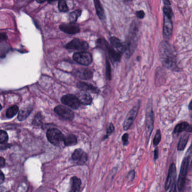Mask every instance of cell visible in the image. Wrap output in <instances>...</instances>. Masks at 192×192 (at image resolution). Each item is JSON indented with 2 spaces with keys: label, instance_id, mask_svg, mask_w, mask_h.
Wrapping results in <instances>:
<instances>
[{
  "label": "cell",
  "instance_id": "obj_15",
  "mask_svg": "<svg viewBox=\"0 0 192 192\" xmlns=\"http://www.w3.org/2000/svg\"><path fill=\"white\" fill-rule=\"evenodd\" d=\"M105 44H106V48L107 49L108 52L109 54V56L110 57L111 60H112V62H120L121 57L123 54L117 51L114 48L110 46L108 44L107 42L105 43Z\"/></svg>",
  "mask_w": 192,
  "mask_h": 192
},
{
  "label": "cell",
  "instance_id": "obj_28",
  "mask_svg": "<svg viewBox=\"0 0 192 192\" xmlns=\"http://www.w3.org/2000/svg\"><path fill=\"white\" fill-rule=\"evenodd\" d=\"M58 9L61 12L66 13L68 11V7L67 6L65 0H60L58 3Z\"/></svg>",
  "mask_w": 192,
  "mask_h": 192
},
{
  "label": "cell",
  "instance_id": "obj_20",
  "mask_svg": "<svg viewBox=\"0 0 192 192\" xmlns=\"http://www.w3.org/2000/svg\"><path fill=\"white\" fill-rule=\"evenodd\" d=\"M32 110V106L25 107V108H22L19 111V114L18 117V120L20 121L25 120L31 113Z\"/></svg>",
  "mask_w": 192,
  "mask_h": 192
},
{
  "label": "cell",
  "instance_id": "obj_46",
  "mask_svg": "<svg viewBox=\"0 0 192 192\" xmlns=\"http://www.w3.org/2000/svg\"><path fill=\"white\" fill-rule=\"evenodd\" d=\"M47 1V0H37V2L40 3H43V2H44L45 1ZM47 1H48V0H47Z\"/></svg>",
  "mask_w": 192,
  "mask_h": 192
},
{
  "label": "cell",
  "instance_id": "obj_23",
  "mask_svg": "<svg viewBox=\"0 0 192 192\" xmlns=\"http://www.w3.org/2000/svg\"><path fill=\"white\" fill-rule=\"evenodd\" d=\"M94 2L95 7L96 11L98 14V17L101 20H103L105 18V16L104 10L103 9V7L101 5L100 1L99 0H94Z\"/></svg>",
  "mask_w": 192,
  "mask_h": 192
},
{
  "label": "cell",
  "instance_id": "obj_4",
  "mask_svg": "<svg viewBox=\"0 0 192 192\" xmlns=\"http://www.w3.org/2000/svg\"><path fill=\"white\" fill-rule=\"evenodd\" d=\"M189 166H190V161L188 158L185 157L181 164L179 176L177 183V189L179 191H181L184 189V187L186 184V177Z\"/></svg>",
  "mask_w": 192,
  "mask_h": 192
},
{
  "label": "cell",
  "instance_id": "obj_43",
  "mask_svg": "<svg viewBox=\"0 0 192 192\" xmlns=\"http://www.w3.org/2000/svg\"><path fill=\"white\" fill-rule=\"evenodd\" d=\"M165 6H170L171 5V2H170V0H163Z\"/></svg>",
  "mask_w": 192,
  "mask_h": 192
},
{
  "label": "cell",
  "instance_id": "obj_47",
  "mask_svg": "<svg viewBox=\"0 0 192 192\" xmlns=\"http://www.w3.org/2000/svg\"><path fill=\"white\" fill-rule=\"evenodd\" d=\"M55 1H57V0H48V2H52Z\"/></svg>",
  "mask_w": 192,
  "mask_h": 192
},
{
  "label": "cell",
  "instance_id": "obj_34",
  "mask_svg": "<svg viewBox=\"0 0 192 192\" xmlns=\"http://www.w3.org/2000/svg\"><path fill=\"white\" fill-rule=\"evenodd\" d=\"M106 70H107V76L108 79H111V68H110V63L108 60L106 61Z\"/></svg>",
  "mask_w": 192,
  "mask_h": 192
},
{
  "label": "cell",
  "instance_id": "obj_3",
  "mask_svg": "<svg viewBox=\"0 0 192 192\" xmlns=\"http://www.w3.org/2000/svg\"><path fill=\"white\" fill-rule=\"evenodd\" d=\"M154 116L151 101L148 102L147 108L146 109L145 116V130L147 138L148 141L151 136V132L154 128Z\"/></svg>",
  "mask_w": 192,
  "mask_h": 192
},
{
  "label": "cell",
  "instance_id": "obj_21",
  "mask_svg": "<svg viewBox=\"0 0 192 192\" xmlns=\"http://www.w3.org/2000/svg\"><path fill=\"white\" fill-rule=\"evenodd\" d=\"M189 134H185L180 139L179 142L177 145V150L179 151H182L184 150L189 140Z\"/></svg>",
  "mask_w": 192,
  "mask_h": 192
},
{
  "label": "cell",
  "instance_id": "obj_17",
  "mask_svg": "<svg viewBox=\"0 0 192 192\" xmlns=\"http://www.w3.org/2000/svg\"><path fill=\"white\" fill-rule=\"evenodd\" d=\"M77 97L79 99L81 104L86 105L92 104V96L88 92L85 91L79 92L77 95Z\"/></svg>",
  "mask_w": 192,
  "mask_h": 192
},
{
  "label": "cell",
  "instance_id": "obj_44",
  "mask_svg": "<svg viewBox=\"0 0 192 192\" xmlns=\"http://www.w3.org/2000/svg\"><path fill=\"white\" fill-rule=\"evenodd\" d=\"M186 131L188 132H192V125H189L188 128L186 130Z\"/></svg>",
  "mask_w": 192,
  "mask_h": 192
},
{
  "label": "cell",
  "instance_id": "obj_33",
  "mask_svg": "<svg viewBox=\"0 0 192 192\" xmlns=\"http://www.w3.org/2000/svg\"><path fill=\"white\" fill-rule=\"evenodd\" d=\"M185 157L188 158L190 161V166L192 164V145L190 146L189 149L186 153Z\"/></svg>",
  "mask_w": 192,
  "mask_h": 192
},
{
  "label": "cell",
  "instance_id": "obj_31",
  "mask_svg": "<svg viewBox=\"0 0 192 192\" xmlns=\"http://www.w3.org/2000/svg\"><path fill=\"white\" fill-rule=\"evenodd\" d=\"M161 140V133L160 130H157L156 135L154 136V139H153V145L154 146H157Z\"/></svg>",
  "mask_w": 192,
  "mask_h": 192
},
{
  "label": "cell",
  "instance_id": "obj_39",
  "mask_svg": "<svg viewBox=\"0 0 192 192\" xmlns=\"http://www.w3.org/2000/svg\"><path fill=\"white\" fill-rule=\"evenodd\" d=\"M158 158V148H156L154 149V160L156 161Z\"/></svg>",
  "mask_w": 192,
  "mask_h": 192
},
{
  "label": "cell",
  "instance_id": "obj_24",
  "mask_svg": "<svg viewBox=\"0 0 192 192\" xmlns=\"http://www.w3.org/2000/svg\"><path fill=\"white\" fill-rule=\"evenodd\" d=\"M64 144L66 147L73 146L77 144V139L76 136L74 135H69L64 137Z\"/></svg>",
  "mask_w": 192,
  "mask_h": 192
},
{
  "label": "cell",
  "instance_id": "obj_9",
  "mask_svg": "<svg viewBox=\"0 0 192 192\" xmlns=\"http://www.w3.org/2000/svg\"><path fill=\"white\" fill-rule=\"evenodd\" d=\"M61 100L63 104L74 109H78L81 104L77 96L72 94H67L63 96Z\"/></svg>",
  "mask_w": 192,
  "mask_h": 192
},
{
  "label": "cell",
  "instance_id": "obj_10",
  "mask_svg": "<svg viewBox=\"0 0 192 192\" xmlns=\"http://www.w3.org/2000/svg\"><path fill=\"white\" fill-rule=\"evenodd\" d=\"M67 49L73 50L84 51L88 48V44L86 41L78 38H75L70 41L66 46Z\"/></svg>",
  "mask_w": 192,
  "mask_h": 192
},
{
  "label": "cell",
  "instance_id": "obj_48",
  "mask_svg": "<svg viewBox=\"0 0 192 192\" xmlns=\"http://www.w3.org/2000/svg\"><path fill=\"white\" fill-rule=\"evenodd\" d=\"M130 1H131V0H130Z\"/></svg>",
  "mask_w": 192,
  "mask_h": 192
},
{
  "label": "cell",
  "instance_id": "obj_13",
  "mask_svg": "<svg viewBox=\"0 0 192 192\" xmlns=\"http://www.w3.org/2000/svg\"><path fill=\"white\" fill-rule=\"evenodd\" d=\"M164 25H163V35L164 38L166 39H170L171 37L173 30V24L172 19L164 15Z\"/></svg>",
  "mask_w": 192,
  "mask_h": 192
},
{
  "label": "cell",
  "instance_id": "obj_29",
  "mask_svg": "<svg viewBox=\"0 0 192 192\" xmlns=\"http://www.w3.org/2000/svg\"><path fill=\"white\" fill-rule=\"evenodd\" d=\"M42 116L40 112H38V113L37 114L36 116H35V118L33 119V125H36V126H40L41 125L42 123Z\"/></svg>",
  "mask_w": 192,
  "mask_h": 192
},
{
  "label": "cell",
  "instance_id": "obj_35",
  "mask_svg": "<svg viewBox=\"0 0 192 192\" xmlns=\"http://www.w3.org/2000/svg\"><path fill=\"white\" fill-rule=\"evenodd\" d=\"M129 134L127 133L125 134L122 137V140L123 142V145L126 146L129 144Z\"/></svg>",
  "mask_w": 192,
  "mask_h": 192
},
{
  "label": "cell",
  "instance_id": "obj_11",
  "mask_svg": "<svg viewBox=\"0 0 192 192\" xmlns=\"http://www.w3.org/2000/svg\"><path fill=\"white\" fill-rule=\"evenodd\" d=\"M54 112L64 120L71 121L73 120L75 117V113L73 111L68 108L62 105H59L55 108Z\"/></svg>",
  "mask_w": 192,
  "mask_h": 192
},
{
  "label": "cell",
  "instance_id": "obj_41",
  "mask_svg": "<svg viewBox=\"0 0 192 192\" xmlns=\"http://www.w3.org/2000/svg\"><path fill=\"white\" fill-rule=\"evenodd\" d=\"M7 39V36L5 33H1V40L5 41Z\"/></svg>",
  "mask_w": 192,
  "mask_h": 192
},
{
  "label": "cell",
  "instance_id": "obj_22",
  "mask_svg": "<svg viewBox=\"0 0 192 192\" xmlns=\"http://www.w3.org/2000/svg\"><path fill=\"white\" fill-rule=\"evenodd\" d=\"M81 185V180L77 177H73L71 179V189L70 192H78L80 190Z\"/></svg>",
  "mask_w": 192,
  "mask_h": 192
},
{
  "label": "cell",
  "instance_id": "obj_32",
  "mask_svg": "<svg viewBox=\"0 0 192 192\" xmlns=\"http://www.w3.org/2000/svg\"><path fill=\"white\" fill-rule=\"evenodd\" d=\"M9 140V136L7 134V132L3 130L1 131V135H0V143L1 144H6Z\"/></svg>",
  "mask_w": 192,
  "mask_h": 192
},
{
  "label": "cell",
  "instance_id": "obj_27",
  "mask_svg": "<svg viewBox=\"0 0 192 192\" xmlns=\"http://www.w3.org/2000/svg\"><path fill=\"white\" fill-rule=\"evenodd\" d=\"M82 11L80 10H77L72 13H70L69 15V20L70 22L75 23L79 17L81 15Z\"/></svg>",
  "mask_w": 192,
  "mask_h": 192
},
{
  "label": "cell",
  "instance_id": "obj_42",
  "mask_svg": "<svg viewBox=\"0 0 192 192\" xmlns=\"http://www.w3.org/2000/svg\"><path fill=\"white\" fill-rule=\"evenodd\" d=\"M4 180H5V176L3 175V173L1 172V177H0V183L2 184V183H3Z\"/></svg>",
  "mask_w": 192,
  "mask_h": 192
},
{
  "label": "cell",
  "instance_id": "obj_2",
  "mask_svg": "<svg viewBox=\"0 0 192 192\" xmlns=\"http://www.w3.org/2000/svg\"><path fill=\"white\" fill-rule=\"evenodd\" d=\"M139 29V22L134 20L131 25L126 44H125L126 47L125 52L127 58H129L132 55L135 50L138 39Z\"/></svg>",
  "mask_w": 192,
  "mask_h": 192
},
{
  "label": "cell",
  "instance_id": "obj_12",
  "mask_svg": "<svg viewBox=\"0 0 192 192\" xmlns=\"http://www.w3.org/2000/svg\"><path fill=\"white\" fill-rule=\"evenodd\" d=\"M72 158L78 165H83L87 161L88 156L81 149H77L73 153Z\"/></svg>",
  "mask_w": 192,
  "mask_h": 192
},
{
  "label": "cell",
  "instance_id": "obj_36",
  "mask_svg": "<svg viewBox=\"0 0 192 192\" xmlns=\"http://www.w3.org/2000/svg\"><path fill=\"white\" fill-rule=\"evenodd\" d=\"M136 16L139 19H143L145 16V13L143 10L136 11Z\"/></svg>",
  "mask_w": 192,
  "mask_h": 192
},
{
  "label": "cell",
  "instance_id": "obj_26",
  "mask_svg": "<svg viewBox=\"0 0 192 192\" xmlns=\"http://www.w3.org/2000/svg\"><path fill=\"white\" fill-rule=\"evenodd\" d=\"M18 112H19V107L16 105H13L8 108L6 113V116L8 118H11L15 116L16 114L18 113Z\"/></svg>",
  "mask_w": 192,
  "mask_h": 192
},
{
  "label": "cell",
  "instance_id": "obj_7",
  "mask_svg": "<svg viewBox=\"0 0 192 192\" xmlns=\"http://www.w3.org/2000/svg\"><path fill=\"white\" fill-rule=\"evenodd\" d=\"M140 106V102H138V103L136 104L130 110L123 122V128L124 130L129 129L131 126H132V123L134 122V120H135L136 117L138 113Z\"/></svg>",
  "mask_w": 192,
  "mask_h": 192
},
{
  "label": "cell",
  "instance_id": "obj_40",
  "mask_svg": "<svg viewBox=\"0 0 192 192\" xmlns=\"http://www.w3.org/2000/svg\"><path fill=\"white\" fill-rule=\"evenodd\" d=\"M5 164V159L2 157H1V158H0V165H1V167L2 168V167H4Z\"/></svg>",
  "mask_w": 192,
  "mask_h": 192
},
{
  "label": "cell",
  "instance_id": "obj_6",
  "mask_svg": "<svg viewBox=\"0 0 192 192\" xmlns=\"http://www.w3.org/2000/svg\"><path fill=\"white\" fill-rule=\"evenodd\" d=\"M46 136L49 142L55 146H59L64 139L62 132L57 129L48 130Z\"/></svg>",
  "mask_w": 192,
  "mask_h": 192
},
{
  "label": "cell",
  "instance_id": "obj_5",
  "mask_svg": "<svg viewBox=\"0 0 192 192\" xmlns=\"http://www.w3.org/2000/svg\"><path fill=\"white\" fill-rule=\"evenodd\" d=\"M177 177V168L175 164H172L170 165L167 179L165 182L164 188L166 190L170 189V192L175 190V181Z\"/></svg>",
  "mask_w": 192,
  "mask_h": 192
},
{
  "label": "cell",
  "instance_id": "obj_37",
  "mask_svg": "<svg viewBox=\"0 0 192 192\" xmlns=\"http://www.w3.org/2000/svg\"><path fill=\"white\" fill-rule=\"evenodd\" d=\"M114 130V126L113 123H110V125H109V127H108L107 131V138L108 136L111 134L112 132H113Z\"/></svg>",
  "mask_w": 192,
  "mask_h": 192
},
{
  "label": "cell",
  "instance_id": "obj_1",
  "mask_svg": "<svg viewBox=\"0 0 192 192\" xmlns=\"http://www.w3.org/2000/svg\"><path fill=\"white\" fill-rule=\"evenodd\" d=\"M159 54L163 66L173 71H179L175 48L167 41H162L159 46Z\"/></svg>",
  "mask_w": 192,
  "mask_h": 192
},
{
  "label": "cell",
  "instance_id": "obj_14",
  "mask_svg": "<svg viewBox=\"0 0 192 192\" xmlns=\"http://www.w3.org/2000/svg\"><path fill=\"white\" fill-rule=\"evenodd\" d=\"M60 30L63 32L73 35L78 33L80 31V29L79 28V26L75 24V23H70V24H63L60 25Z\"/></svg>",
  "mask_w": 192,
  "mask_h": 192
},
{
  "label": "cell",
  "instance_id": "obj_19",
  "mask_svg": "<svg viewBox=\"0 0 192 192\" xmlns=\"http://www.w3.org/2000/svg\"><path fill=\"white\" fill-rule=\"evenodd\" d=\"M77 86L79 89H81L82 91L92 92V93H95V94H98V92H100L99 90L97 87H95L92 85L87 83L79 82L77 83Z\"/></svg>",
  "mask_w": 192,
  "mask_h": 192
},
{
  "label": "cell",
  "instance_id": "obj_8",
  "mask_svg": "<svg viewBox=\"0 0 192 192\" xmlns=\"http://www.w3.org/2000/svg\"><path fill=\"white\" fill-rule=\"evenodd\" d=\"M73 58L77 63L83 66H89L92 62V54L84 51L75 53Z\"/></svg>",
  "mask_w": 192,
  "mask_h": 192
},
{
  "label": "cell",
  "instance_id": "obj_45",
  "mask_svg": "<svg viewBox=\"0 0 192 192\" xmlns=\"http://www.w3.org/2000/svg\"><path fill=\"white\" fill-rule=\"evenodd\" d=\"M189 110H192V100L190 102V103L189 104Z\"/></svg>",
  "mask_w": 192,
  "mask_h": 192
},
{
  "label": "cell",
  "instance_id": "obj_38",
  "mask_svg": "<svg viewBox=\"0 0 192 192\" xmlns=\"http://www.w3.org/2000/svg\"><path fill=\"white\" fill-rule=\"evenodd\" d=\"M134 177H135V171L134 170H131L128 173L127 179L130 181H132L134 179Z\"/></svg>",
  "mask_w": 192,
  "mask_h": 192
},
{
  "label": "cell",
  "instance_id": "obj_25",
  "mask_svg": "<svg viewBox=\"0 0 192 192\" xmlns=\"http://www.w3.org/2000/svg\"><path fill=\"white\" fill-rule=\"evenodd\" d=\"M189 124L186 122H182L181 123L177 124L175 126L173 131L174 134H180L183 131H186V130L188 128Z\"/></svg>",
  "mask_w": 192,
  "mask_h": 192
},
{
  "label": "cell",
  "instance_id": "obj_16",
  "mask_svg": "<svg viewBox=\"0 0 192 192\" xmlns=\"http://www.w3.org/2000/svg\"><path fill=\"white\" fill-rule=\"evenodd\" d=\"M75 75L79 79L84 80H88L92 79L93 76V73L90 69L81 68L76 70Z\"/></svg>",
  "mask_w": 192,
  "mask_h": 192
},
{
  "label": "cell",
  "instance_id": "obj_18",
  "mask_svg": "<svg viewBox=\"0 0 192 192\" xmlns=\"http://www.w3.org/2000/svg\"><path fill=\"white\" fill-rule=\"evenodd\" d=\"M110 43L112 47L114 48L117 51H119L121 53L123 54L126 51L125 45L122 44L118 38L115 37H112L110 39Z\"/></svg>",
  "mask_w": 192,
  "mask_h": 192
},
{
  "label": "cell",
  "instance_id": "obj_30",
  "mask_svg": "<svg viewBox=\"0 0 192 192\" xmlns=\"http://www.w3.org/2000/svg\"><path fill=\"white\" fill-rule=\"evenodd\" d=\"M163 11H164V15L166 16L171 19L173 18V11L170 6H164L163 8Z\"/></svg>",
  "mask_w": 192,
  "mask_h": 192
}]
</instances>
